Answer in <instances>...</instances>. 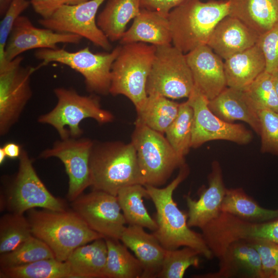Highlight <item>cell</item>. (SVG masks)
<instances>
[{
  "label": "cell",
  "mask_w": 278,
  "mask_h": 278,
  "mask_svg": "<svg viewBox=\"0 0 278 278\" xmlns=\"http://www.w3.org/2000/svg\"><path fill=\"white\" fill-rule=\"evenodd\" d=\"M106 0H88L73 5H64L50 16L41 18L39 23L54 31L73 33L85 38L106 51L112 48L110 41L99 28L96 14Z\"/></svg>",
  "instance_id": "13"
},
{
  "label": "cell",
  "mask_w": 278,
  "mask_h": 278,
  "mask_svg": "<svg viewBox=\"0 0 278 278\" xmlns=\"http://www.w3.org/2000/svg\"><path fill=\"white\" fill-rule=\"evenodd\" d=\"M32 235L29 222L24 214L8 212L0 219V254L10 252Z\"/></svg>",
  "instance_id": "34"
},
{
  "label": "cell",
  "mask_w": 278,
  "mask_h": 278,
  "mask_svg": "<svg viewBox=\"0 0 278 278\" xmlns=\"http://www.w3.org/2000/svg\"><path fill=\"white\" fill-rule=\"evenodd\" d=\"M246 240L258 252L261 259L264 278H269L278 268V243L265 239Z\"/></svg>",
  "instance_id": "41"
},
{
  "label": "cell",
  "mask_w": 278,
  "mask_h": 278,
  "mask_svg": "<svg viewBox=\"0 0 278 278\" xmlns=\"http://www.w3.org/2000/svg\"><path fill=\"white\" fill-rule=\"evenodd\" d=\"M7 156L2 147L0 148V164H2Z\"/></svg>",
  "instance_id": "48"
},
{
  "label": "cell",
  "mask_w": 278,
  "mask_h": 278,
  "mask_svg": "<svg viewBox=\"0 0 278 278\" xmlns=\"http://www.w3.org/2000/svg\"><path fill=\"white\" fill-rule=\"evenodd\" d=\"M121 242L134 253L143 268L142 278H155L160 271L166 249L157 237L138 225H128L120 238Z\"/></svg>",
  "instance_id": "21"
},
{
  "label": "cell",
  "mask_w": 278,
  "mask_h": 278,
  "mask_svg": "<svg viewBox=\"0 0 278 278\" xmlns=\"http://www.w3.org/2000/svg\"><path fill=\"white\" fill-rule=\"evenodd\" d=\"M141 9L140 0H108L96 18L97 24L110 42L119 41Z\"/></svg>",
  "instance_id": "27"
},
{
  "label": "cell",
  "mask_w": 278,
  "mask_h": 278,
  "mask_svg": "<svg viewBox=\"0 0 278 278\" xmlns=\"http://www.w3.org/2000/svg\"><path fill=\"white\" fill-rule=\"evenodd\" d=\"M257 44L265 57V71L271 74L278 71V22L259 36Z\"/></svg>",
  "instance_id": "42"
},
{
  "label": "cell",
  "mask_w": 278,
  "mask_h": 278,
  "mask_svg": "<svg viewBox=\"0 0 278 278\" xmlns=\"http://www.w3.org/2000/svg\"><path fill=\"white\" fill-rule=\"evenodd\" d=\"M269 278H278V268L271 273Z\"/></svg>",
  "instance_id": "49"
},
{
  "label": "cell",
  "mask_w": 278,
  "mask_h": 278,
  "mask_svg": "<svg viewBox=\"0 0 278 278\" xmlns=\"http://www.w3.org/2000/svg\"><path fill=\"white\" fill-rule=\"evenodd\" d=\"M277 2H278V0H277Z\"/></svg>",
  "instance_id": "51"
},
{
  "label": "cell",
  "mask_w": 278,
  "mask_h": 278,
  "mask_svg": "<svg viewBox=\"0 0 278 278\" xmlns=\"http://www.w3.org/2000/svg\"><path fill=\"white\" fill-rule=\"evenodd\" d=\"M185 55L194 86L208 100L227 87L224 61L207 44L200 46Z\"/></svg>",
  "instance_id": "17"
},
{
  "label": "cell",
  "mask_w": 278,
  "mask_h": 278,
  "mask_svg": "<svg viewBox=\"0 0 278 278\" xmlns=\"http://www.w3.org/2000/svg\"><path fill=\"white\" fill-rule=\"evenodd\" d=\"M107 253L105 238L76 248L66 260L72 278H103Z\"/></svg>",
  "instance_id": "26"
},
{
  "label": "cell",
  "mask_w": 278,
  "mask_h": 278,
  "mask_svg": "<svg viewBox=\"0 0 278 278\" xmlns=\"http://www.w3.org/2000/svg\"><path fill=\"white\" fill-rule=\"evenodd\" d=\"M155 50V46L142 42L122 45L112 66L109 93L127 97L136 111L148 97L146 83Z\"/></svg>",
  "instance_id": "5"
},
{
  "label": "cell",
  "mask_w": 278,
  "mask_h": 278,
  "mask_svg": "<svg viewBox=\"0 0 278 278\" xmlns=\"http://www.w3.org/2000/svg\"><path fill=\"white\" fill-rule=\"evenodd\" d=\"M19 159L18 172L1 197L2 210L20 214L37 207L66 210L65 202L53 196L39 178L25 150L22 149Z\"/></svg>",
  "instance_id": "9"
},
{
  "label": "cell",
  "mask_w": 278,
  "mask_h": 278,
  "mask_svg": "<svg viewBox=\"0 0 278 278\" xmlns=\"http://www.w3.org/2000/svg\"><path fill=\"white\" fill-rule=\"evenodd\" d=\"M222 1H229V0H222Z\"/></svg>",
  "instance_id": "50"
},
{
  "label": "cell",
  "mask_w": 278,
  "mask_h": 278,
  "mask_svg": "<svg viewBox=\"0 0 278 278\" xmlns=\"http://www.w3.org/2000/svg\"><path fill=\"white\" fill-rule=\"evenodd\" d=\"M2 148L7 157L11 159L19 158L22 150L19 144L12 142L5 144Z\"/></svg>",
  "instance_id": "45"
},
{
  "label": "cell",
  "mask_w": 278,
  "mask_h": 278,
  "mask_svg": "<svg viewBox=\"0 0 278 278\" xmlns=\"http://www.w3.org/2000/svg\"><path fill=\"white\" fill-rule=\"evenodd\" d=\"M208 176V186L201 194L198 200L185 196L188 208L187 224L191 227L201 229L220 214L221 206L227 188L222 169L217 161L212 163Z\"/></svg>",
  "instance_id": "18"
},
{
  "label": "cell",
  "mask_w": 278,
  "mask_h": 278,
  "mask_svg": "<svg viewBox=\"0 0 278 278\" xmlns=\"http://www.w3.org/2000/svg\"><path fill=\"white\" fill-rule=\"evenodd\" d=\"M229 10V1H184L168 15L172 45L186 54L207 44L213 29Z\"/></svg>",
  "instance_id": "4"
},
{
  "label": "cell",
  "mask_w": 278,
  "mask_h": 278,
  "mask_svg": "<svg viewBox=\"0 0 278 278\" xmlns=\"http://www.w3.org/2000/svg\"><path fill=\"white\" fill-rule=\"evenodd\" d=\"M20 56L0 67V134L4 136L18 121L32 92V75L43 66H22Z\"/></svg>",
  "instance_id": "11"
},
{
  "label": "cell",
  "mask_w": 278,
  "mask_h": 278,
  "mask_svg": "<svg viewBox=\"0 0 278 278\" xmlns=\"http://www.w3.org/2000/svg\"><path fill=\"white\" fill-rule=\"evenodd\" d=\"M54 91L57 98L56 106L40 116L38 121L53 126L62 140L79 138L83 133L79 124L84 119L92 118L99 124L114 119L111 112L101 108L96 96L81 95L74 89L65 88H57Z\"/></svg>",
  "instance_id": "6"
},
{
  "label": "cell",
  "mask_w": 278,
  "mask_h": 278,
  "mask_svg": "<svg viewBox=\"0 0 278 278\" xmlns=\"http://www.w3.org/2000/svg\"><path fill=\"white\" fill-rule=\"evenodd\" d=\"M119 41L122 45L135 42L155 46L171 44L172 37L168 15L141 8Z\"/></svg>",
  "instance_id": "23"
},
{
  "label": "cell",
  "mask_w": 278,
  "mask_h": 278,
  "mask_svg": "<svg viewBox=\"0 0 278 278\" xmlns=\"http://www.w3.org/2000/svg\"><path fill=\"white\" fill-rule=\"evenodd\" d=\"M90 168V186L93 190L116 196L125 186L135 184L144 185L136 150L131 142L94 143Z\"/></svg>",
  "instance_id": "3"
},
{
  "label": "cell",
  "mask_w": 278,
  "mask_h": 278,
  "mask_svg": "<svg viewBox=\"0 0 278 278\" xmlns=\"http://www.w3.org/2000/svg\"><path fill=\"white\" fill-rule=\"evenodd\" d=\"M126 224L138 225L153 232L157 229L155 219L148 213L143 199L150 198L145 185L140 184L125 186L116 195Z\"/></svg>",
  "instance_id": "28"
},
{
  "label": "cell",
  "mask_w": 278,
  "mask_h": 278,
  "mask_svg": "<svg viewBox=\"0 0 278 278\" xmlns=\"http://www.w3.org/2000/svg\"><path fill=\"white\" fill-rule=\"evenodd\" d=\"M231 233L234 240L265 239L278 243V218L266 222H251L235 218Z\"/></svg>",
  "instance_id": "38"
},
{
  "label": "cell",
  "mask_w": 278,
  "mask_h": 278,
  "mask_svg": "<svg viewBox=\"0 0 278 278\" xmlns=\"http://www.w3.org/2000/svg\"><path fill=\"white\" fill-rule=\"evenodd\" d=\"M259 37L241 21L228 15L216 24L207 45L225 60L255 45Z\"/></svg>",
  "instance_id": "20"
},
{
  "label": "cell",
  "mask_w": 278,
  "mask_h": 278,
  "mask_svg": "<svg viewBox=\"0 0 278 278\" xmlns=\"http://www.w3.org/2000/svg\"><path fill=\"white\" fill-rule=\"evenodd\" d=\"M1 278H72L67 263L55 258H47L28 264L1 268Z\"/></svg>",
  "instance_id": "32"
},
{
  "label": "cell",
  "mask_w": 278,
  "mask_h": 278,
  "mask_svg": "<svg viewBox=\"0 0 278 278\" xmlns=\"http://www.w3.org/2000/svg\"><path fill=\"white\" fill-rule=\"evenodd\" d=\"M186 0H140L141 8L168 15L169 12Z\"/></svg>",
  "instance_id": "44"
},
{
  "label": "cell",
  "mask_w": 278,
  "mask_h": 278,
  "mask_svg": "<svg viewBox=\"0 0 278 278\" xmlns=\"http://www.w3.org/2000/svg\"><path fill=\"white\" fill-rule=\"evenodd\" d=\"M244 90L257 110L267 109L278 113V97L272 74L265 71Z\"/></svg>",
  "instance_id": "37"
},
{
  "label": "cell",
  "mask_w": 278,
  "mask_h": 278,
  "mask_svg": "<svg viewBox=\"0 0 278 278\" xmlns=\"http://www.w3.org/2000/svg\"><path fill=\"white\" fill-rule=\"evenodd\" d=\"M28 0H12L0 23V67L8 62L5 59L6 45L16 19L30 5Z\"/></svg>",
  "instance_id": "40"
},
{
  "label": "cell",
  "mask_w": 278,
  "mask_h": 278,
  "mask_svg": "<svg viewBox=\"0 0 278 278\" xmlns=\"http://www.w3.org/2000/svg\"><path fill=\"white\" fill-rule=\"evenodd\" d=\"M32 235L45 242L55 258L65 262L78 247L100 238L73 210L32 208L26 212Z\"/></svg>",
  "instance_id": "2"
},
{
  "label": "cell",
  "mask_w": 278,
  "mask_h": 278,
  "mask_svg": "<svg viewBox=\"0 0 278 278\" xmlns=\"http://www.w3.org/2000/svg\"><path fill=\"white\" fill-rule=\"evenodd\" d=\"M199 255L197 251L189 247L166 250L161 269L156 277H183L189 267H199Z\"/></svg>",
  "instance_id": "36"
},
{
  "label": "cell",
  "mask_w": 278,
  "mask_h": 278,
  "mask_svg": "<svg viewBox=\"0 0 278 278\" xmlns=\"http://www.w3.org/2000/svg\"><path fill=\"white\" fill-rule=\"evenodd\" d=\"M187 98L194 113L192 148L215 140L240 145L252 141V133L243 125L225 121L214 114L208 107V99L195 86Z\"/></svg>",
  "instance_id": "12"
},
{
  "label": "cell",
  "mask_w": 278,
  "mask_h": 278,
  "mask_svg": "<svg viewBox=\"0 0 278 278\" xmlns=\"http://www.w3.org/2000/svg\"><path fill=\"white\" fill-rule=\"evenodd\" d=\"M12 0H0V14L3 16Z\"/></svg>",
  "instance_id": "46"
},
{
  "label": "cell",
  "mask_w": 278,
  "mask_h": 278,
  "mask_svg": "<svg viewBox=\"0 0 278 278\" xmlns=\"http://www.w3.org/2000/svg\"><path fill=\"white\" fill-rule=\"evenodd\" d=\"M82 39L73 33L38 28L28 17L20 15L15 22L7 41L5 59L7 62L11 61L30 49H56L59 43L78 44Z\"/></svg>",
  "instance_id": "16"
},
{
  "label": "cell",
  "mask_w": 278,
  "mask_h": 278,
  "mask_svg": "<svg viewBox=\"0 0 278 278\" xmlns=\"http://www.w3.org/2000/svg\"><path fill=\"white\" fill-rule=\"evenodd\" d=\"M273 81L278 97V71L272 74Z\"/></svg>",
  "instance_id": "47"
},
{
  "label": "cell",
  "mask_w": 278,
  "mask_h": 278,
  "mask_svg": "<svg viewBox=\"0 0 278 278\" xmlns=\"http://www.w3.org/2000/svg\"><path fill=\"white\" fill-rule=\"evenodd\" d=\"M131 142L145 185L164 184L173 171L183 166L185 158L179 156L163 134L135 123Z\"/></svg>",
  "instance_id": "7"
},
{
  "label": "cell",
  "mask_w": 278,
  "mask_h": 278,
  "mask_svg": "<svg viewBox=\"0 0 278 278\" xmlns=\"http://www.w3.org/2000/svg\"><path fill=\"white\" fill-rule=\"evenodd\" d=\"M227 86L244 90L265 71L264 54L256 43L224 61Z\"/></svg>",
  "instance_id": "24"
},
{
  "label": "cell",
  "mask_w": 278,
  "mask_h": 278,
  "mask_svg": "<svg viewBox=\"0 0 278 278\" xmlns=\"http://www.w3.org/2000/svg\"><path fill=\"white\" fill-rule=\"evenodd\" d=\"M260 124V151L278 157V113L267 109L258 110Z\"/></svg>",
  "instance_id": "39"
},
{
  "label": "cell",
  "mask_w": 278,
  "mask_h": 278,
  "mask_svg": "<svg viewBox=\"0 0 278 278\" xmlns=\"http://www.w3.org/2000/svg\"><path fill=\"white\" fill-rule=\"evenodd\" d=\"M53 258L55 257L50 248L43 241L31 235L14 250L1 254L0 267H15Z\"/></svg>",
  "instance_id": "35"
},
{
  "label": "cell",
  "mask_w": 278,
  "mask_h": 278,
  "mask_svg": "<svg viewBox=\"0 0 278 278\" xmlns=\"http://www.w3.org/2000/svg\"><path fill=\"white\" fill-rule=\"evenodd\" d=\"M217 258L219 260V270L206 274L204 277L264 278L260 256L246 240L230 244Z\"/></svg>",
  "instance_id": "19"
},
{
  "label": "cell",
  "mask_w": 278,
  "mask_h": 278,
  "mask_svg": "<svg viewBox=\"0 0 278 278\" xmlns=\"http://www.w3.org/2000/svg\"><path fill=\"white\" fill-rule=\"evenodd\" d=\"M221 212L251 222H266L278 218V209L260 206L241 188H227Z\"/></svg>",
  "instance_id": "29"
},
{
  "label": "cell",
  "mask_w": 278,
  "mask_h": 278,
  "mask_svg": "<svg viewBox=\"0 0 278 278\" xmlns=\"http://www.w3.org/2000/svg\"><path fill=\"white\" fill-rule=\"evenodd\" d=\"M194 87L186 55L171 44L156 46L146 83L147 95L169 99L188 98Z\"/></svg>",
  "instance_id": "10"
},
{
  "label": "cell",
  "mask_w": 278,
  "mask_h": 278,
  "mask_svg": "<svg viewBox=\"0 0 278 278\" xmlns=\"http://www.w3.org/2000/svg\"><path fill=\"white\" fill-rule=\"evenodd\" d=\"M121 46L108 53H94L89 47L76 51L64 48L38 49L34 57L44 66L51 62L65 65L79 73L84 78L87 90L101 95L109 93L111 68Z\"/></svg>",
  "instance_id": "8"
},
{
  "label": "cell",
  "mask_w": 278,
  "mask_h": 278,
  "mask_svg": "<svg viewBox=\"0 0 278 278\" xmlns=\"http://www.w3.org/2000/svg\"><path fill=\"white\" fill-rule=\"evenodd\" d=\"M93 145L90 139L70 137L56 141L40 154L44 159L57 158L63 163L68 177L67 197L71 202L91 186L90 159Z\"/></svg>",
  "instance_id": "15"
},
{
  "label": "cell",
  "mask_w": 278,
  "mask_h": 278,
  "mask_svg": "<svg viewBox=\"0 0 278 278\" xmlns=\"http://www.w3.org/2000/svg\"><path fill=\"white\" fill-rule=\"evenodd\" d=\"M193 115V110L187 101L180 103L177 116L165 133L174 150L183 158L192 148Z\"/></svg>",
  "instance_id": "33"
},
{
  "label": "cell",
  "mask_w": 278,
  "mask_h": 278,
  "mask_svg": "<svg viewBox=\"0 0 278 278\" xmlns=\"http://www.w3.org/2000/svg\"><path fill=\"white\" fill-rule=\"evenodd\" d=\"M108 253L103 278H140L143 266L118 239L105 238Z\"/></svg>",
  "instance_id": "31"
},
{
  "label": "cell",
  "mask_w": 278,
  "mask_h": 278,
  "mask_svg": "<svg viewBox=\"0 0 278 278\" xmlns=\"http://www.w3.org/2000/svg\"><path fill=\"white\" fill-rule=\"evenodd\" d=\"M71 206L92 230L105 238L120 240L126 222L116 196L93 190L72 201Z\"/></svg>",
  "instance_id": "14"
},
{
  "label": "cell",
  "mask_w": 278,
  "mask_h": 278,
  "mask_svg": "<svg viewBox=\"0 0 278 278\" xmlns=\"http://www.w3.org/2000/svg\"><path fill=\"white\" fill-rule=\"evenodd\" d=\"M212 112L222 120L233 123L236 120L248 124L259 135L260 124L258 110L244 90L227 86L217 96L208 100Z\"/></svg>",
  "instance_id": "22"
},
{
  "label": "cell",
  "mask_w": 278,
  "mask_h": 278,
  "mask_svg": "<svg viewBox=\"0 0 278 278\" xmlns=\"http://www.w3.org/2000/svg\"><path fill=\"white\" fill-rule=\"evenodd\" d=\"M188 174L189 168L185 164L166 186L159 188L145 185L156 209L155 220L158 227L153 234L166 250L189 247L211 259L214 256L202 234L190 229L187 214L179 208L173 198V192Z\"/></svg>",
  "instance_id": "1"
},
{
  "label": "cell",
  "mask_w": 278,
  "mask_h": 278,
  "mask_svg": "<svg viewBox=\"0 0 278 278\" xmlns=\"http://www.w3.org/2000/svg\"><path fill=\"white\" fill-rule=\"evenodd\" d=\"M229 15L234 17L259 36L278 22L277 0H229Z\"/></svg>",
  "instance_id": "25"
},
{
  "label": "cell",
  "mask_w": 278,
  "mask_h": 278,
  "mask_svg": "<svg viewBox=\"0 0 278 278\" xmlns=\"http://www.w3.org/2000/svg\"><path fill=\"white\" fill-rule=\"evenodd\" d=\"M180 103L159 94H150L137 111L135 123L146 126L162 134L178 115Z\"/></svg>",
  "instance_id": "30"
},
{
  "label": "cell",
  "mask_w": 278,
  "mask_h": 278,
  "mask_svg": "<svg viewBox=\"0 0 278 278\" xmlns=\"http://www.w3.org/2000/svg\"><path fill=\"white\" fill-rule=\"evenodd\" d=\"M87 1L88 0H30V4L36 13L42 18H46L63 6L76 5Z\"/></svg>",
  "instance_id": "43"
}]
</instances>
